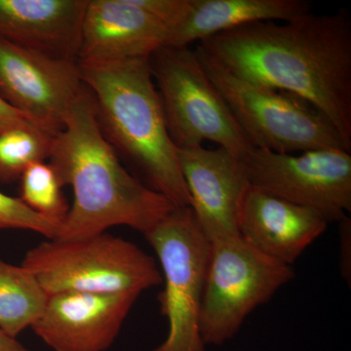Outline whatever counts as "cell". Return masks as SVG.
Instances as JSON below:
<instances>
[{
    "instance_id": "obj_1",
    "label": "cell",
    "mask_w": 351,
    "mask_h": 351,
    "mask_svg": "<svg viewBox=\"0 0 351 351\" xmlns=\"http://www.w3.org/2000/svg\"><path fill=\"white\" fill-rule=\"evenodd\" d=\"M232 75L317 108L351 152V19L348 11L258 22L197 44Z\"/></svg>"
},
{
    "instance_id": "obj_2",
    "label": "cell",
    "mask_w": 351,
    "mask_h": 351,
    "mask_svg": "<svg viewBox=\"0 0 351 351\" xmlns=\"http://www.w3.org/2000/svg\"><path fill=\"white\" fill-rule=\"evenodd\" d=\"M49 163L62 186L73 191V206L56 239H84L117 226L145 235L175 209L122 165L101 130L93 96L84 84L54 137Z\"/></svg>"
},
{
    "instance_id": "obj_3",
    "label": "cell",
    "mask_w": 351,
    "mask_h": 351,
    "mask_svg": "<svg viewBox=\"0 0 351 351\" xmlns=\"http://www.w3.org/2000/svg\"><path fill=\"white\" fill-rule=\"evenodd\" d=\"M149 59L78 64L83 84L93 96L101 130L117 154L175 208L189 207L191 196Z\"/></svg>"
},
{
    "instance_id": "obj_4",
    "label": "cell",
    "mask_w": 351,
    "mask_h": 351,
    "mask_svg": "<svg viewBox=\"0 0 351 351\" xmlns=\"http://www.w3.org/2000/svg\"><path fill=\"white\" fill-rule=\"evenodd\" d=\"M21 265L47 295L141 294L163 280L154 258L107 232L80 239L47 240L27 252Z\"/></svg>"
},
{
    "instance_id": "obj_5",
    "label": "cell",
    "mask_w": 351,
    "mask_h": 351,
    "mask_svg": "<svg viewBox=\"0 0 351 351\" xmlns=\"http://www.w3.org/2000/svg\"><path fill=\"white\" fill-rule=\"evenodd\" d=\"M195 52L252 147L288 154L322 149L348 151L331 121L311 104L232 75L199 48Z\"/></svg>"
},
{
    "instance_id": "obj_6",
    "label": "cell",
    "mask_w": 351,
    "mask_h": 351,
    "mask_svg": "<svg viewBox=\"0 0 351 351\" xmlns=\"http://www.w3.org/2000/svg\"><path fill=\"white\" fill-rule=\"evenodd\" d=\"M149 62L166 127L178 149L201 147L205 141L239 156L253 149L195 50L164 46Z\"/></svg>"
},
{
    "instance_id": "obj_7",
    "label": "cell",
    "mask_w": 351,
    "mask_h": 351,
    "mask_svg": "<svg viewBox=\"0 0 351 351\" xmlns=\"http://www.w3.org/2000/svg\"><path fill=\"white\" fill-rule=\"evenodd\" d=\"M210 246L200 331L205 346H221L295 276L292 267L261 253L240 235L215 240Z\"/></svg>"
},
{
    "instance_id": "obj_8",
    "label": "cell",
    "mask_w": 351,
    "mask_h": 351,
    "mask_svg": "<svg viewBox=\"0 0 351 351\" xmlns=\"http://www.w3.org/2000/svg\"><path fill=\"white\" fill-rule=\"evenodd\" d=\"M145 237L160 265L158 300L168 322L167 338L152 351H205L200 316L210 242L189 207L175 208Z\"/></svg>"
},
{
    "instance_id": "obj_9",
    "label": "cell",
    "mask_w": 351,
    "mask_h": 351,
    "mask_svg": "<svg viewBox=\"0 0 351 351\" xmlns=\"http://www.w3.org/2000/svg\"><path fill=\"white\" fill-rule=\"evenodd\" d=\"M251 186L313 210L328 223L351 211V154L322 149L301 154L253 149L241 156Z\"/></svg>"
},
{
    "instance_id": "obj_10",
    "label": "cell",
    "mask_w": 351,
    "mask_h": 351,
    "mask_svg": "<svg viewBox=\"0 0 351 351\" xmlns=\"http://www.w3.org/2000/svg\"><path fill=\"white\" fill-rule=\"evenodd\" d=\"M83 86L80 64L0 38V96L56 136Z\"/></svg>"
},
{
    "instance_id": "obj_11",
    "label": "cell",
    "mask_w": 351,
    "mask_h": 351,
    "mask_svg": "<svg viewBox=\"0 0 351 351\" xmlns=\"http://www.w3.org/2000/svg\"><path fill=\"white\" fill-rule=\"evenodd\" d=\"M140 295H47L43 313L31 329L53 351H107Z\"/></svg>"
},
{
    "instance_id": "obj_12",
    "label": "cell",
    "mask_w": 351,
    "mask_h": 351,
    "mask_svg": "<svg viewBox=\"0 0 351 351\" xmlns=\"http://www.w3.org/2000/svg\"><path fill=\"white\" fill-rule=\"evenodd\" d=\"M198 228L209 242L240 235L239 215L250 182L241 156L223 147L178 149Z\"/></svg>"
},
{
    "instance_id": "obj_13",
    "label": "cell",
    "mask_w": 351,
    "mask_h": 351,
    "mask_svg": "<svg viewBox=\"0 0 351 351\" xmlns=\"http://www.w3.org/2000/svg\"><path fill=\"white\" fill-rule=\"evenodd\" d=\"M170 27L133 0H87L78 63L149 58L167 43Z\"/></svg>"
},
{
    "instance_id": "obj_14",
    "label": "cell",
    "mask_w": 351,
    "mask_h": 351,
    "mask_svg": "<svg viewBox=\"0 0 351 351\" xmlns=\"http://www.w3.org/2000/svg\"><path fill=\"white\" fill-rule=\"evenodd\" d=\"M328 221L295 204L250 186L239 215L240 237L267 257L292 265L326 232Z\"/></svg>"
},
{
    "instance_id": "obj_15",
    "label": "cell",
    "mask_w": 351,
    "mask_h": 351,
    "mask_svg": "<svg viewBox=\"0 0 351 351\" xmlns=\"http://www.w3.org/2000/svg\"><path fill=\"white\" fill-rule=\"evenodd\" d=\"M87 0H0V38L77 61Z\"/></svg>"
},
{
    "instance_id": "obj_16",
    "label": "cell",
    "mask_w": 351,
    "mask_h": 351,
    "mask_svg": "<svg viewBox=\"0 0 351 351\" xmlns=\"http://www.w3.org/2000/svg\"><path fill=\"white\" fill-rule=\"evenodd\" d=\"M307 0H191L186 15L171 29L166 46L191 44L243 25L295 19L311 12Z\"/></svg>"
},
{
    "instance_id": "obj_17",
    "label": "cell",
    "mask_w": 351,
    "mask_h": 351,
    "mask_svg": "<svg viewBox=\"0 0 351 351\" xmlns=\"http://www.w3.org/2000/svg\"><path fill=\"white\" fill-rule=\"evenodd\" d=\"M46 300L47 294L29 270L0 258V328L4 332L17 338L31 328Z\"/></svg>"
},
{
    "instance_id": "obj_18",
    "label": "cell",
    "mask_w": 351,
    "mask_h": 351,
    "mask_svg": "<svg viewBox=\"0 0 351 351\" xmlns=\"http://www.w3.org/2000/svg\"><path fill=\"white\" fill-rule=\"evenodd\" d=\"M54 137L32 122L0 133V182L12 184L32 164L49 160Z\"/></svg>"
},
{
    "instance_id": "obj_19",
    "label": "cell",
    "mask_w": 351,
    "mask_h": 351,
    "mask_svg": "<svg viewBox=\"0 0 351 351\" xmlns=\"http://www.w3.org/2000/svg\"><path fill=\"white\" fill-rule=\"evenodd\" d=\"M20 199L45 218L62 223L69 213L68 201L56 171L49 162L32 164L19 180Z\"/></svg>"
},
{
    "instance_id": "obj_20",
    "label": "cell",
    "mask_w": 351,
    "mask_h": 351,
    "mask_svg": "<svg viewBox=\"0 0 351 351\" xmlns=\"http://www.w3.org/2000/svg\"><path fill=\"white\" fill-rule=\"evenodd\" d=\"M61 223L45 218L27 206L20 198L0 191V230H25L38 232L47 240L56 239Z\"/></svg>"
},
{
    "instance_id": "obj_21",
    "label": "cell",
    "mask_w": 351,
    "mask_h": 351,
    "mask_svg": "<svg viewBox=\"0 0 351 351\" xmlns=\"http://www.w3.org/2000/svg\"><path fill=\"white\" fill-rule=\"evenodd\" d=\"M339 223V265H341V276L350 285L351 279V219L345 217Z\"/></svg>"
},
{
    "instance_id": "obj_22",
    "label": "cell",
    "mask_w": 351,
    "mask_h": 351,
    "mask_svg": "<svg viewBox=\"0 0 351 351\" xmlns=\"http://www.w3.org/2000/svg\"><path fill=\"white\" fill-rule=\"evenodd\" d=\"M27 117L0 96V133L24 124L31 123Z\"/></svg>"
},
{
    "instance_id": "obj_23",
    "label": "cell",
    "mask_w": 351,
    "mask_h": 351,
    "mask_svg": "<svg viewBox=\"0 0 351 351\" xmlns=\"http://www.w3.org/2000/svg\"><path fill=\"white\" fill-rule=\"evenodd\" d=\"M0 351H31L0 328Z\"/></svg>"
}]
</instances>
